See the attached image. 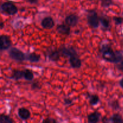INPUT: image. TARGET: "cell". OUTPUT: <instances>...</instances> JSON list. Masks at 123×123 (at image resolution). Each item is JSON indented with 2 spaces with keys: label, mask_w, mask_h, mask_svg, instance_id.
Masks as SVG:
<instances>
[{
  "label": "cell",
  "mask_w": 123,
  "mask_h": 123,
  "mask_svg": "<svg viewBox=\"0 0 123 123\" xmlns=\"http://www.w3.org/2000/svg\"><path fill=\"white\" fill-rule=\"evenodd\" d=\"M79 18L75 14H70L67 16L65 19V22L67 25L70 26H74L78 24Z\"/></svg>",
  "instance_id": "8"
},
{
  "label": "cell",
  "mask_w": 123,
  "mask_h": 123,
  "mask_svg": "<svg viewBox=\"0 0 123 123\" xmlns=\"http://www.w3.org/2000/svg\"><path fill=\"white\" fill-rule=\"evenodd\" d=\"M100 52L102 54V57L108 62L118 64L123 59V54L120 51H114L111 47L108 44L102 45Z\"/></svg>",
  "instance_id": "1"
},
{
  "label": "cell",
  "mask_w": 123,
  "mask_h": 123,
  "mask_svg": "<svg viewBox=\"0 0 123 123\" xmlns=\"http://www.w3.org/2000/svg\"><path fill=\"white\" fill-rule=\"evenodd\" d=\"M59 50L60 52V54H61L64 56L71 57V56L78 55L76 51L73 47H67V48L62 47V48H60Z\"/></svg>",
  "instance_id": "6"
},
{
  "label": "cell",
  "mask_w": 123,
  "mask_h": 123,
  "mask_svg": "<svg viewBox=\"0 0 123 123\" xmlns=\"http://www.w3.org/2000/svg\"><path fill=\"white\" fill-rule=\"evenodd\" d=\"M100 22L102 25V26L105 28L107 29L110 26V22L108 18H105V17H100Z\"/></svg>",
  "instance_id": "18"
},
{
  "label": "cell",
  "mask_w": 123,
  "mask_h": 123,
  "mask_svg": "<svg viewBox=\"0 0 123 123\" xmlns=\"http://www.w3.org/2000/svg\"><path fill=\"white\" fill-rule=\"evenodd\" d=\"M111 106L112 108L114 109H117L118 108H119L118 103V102H116V101H114V102H112L111 104Z\"/></svg>",
  "instance_id": "23"
},
{
  "label": "cell",
  "mask_w": 123,
  "mask_h": 123,
  "mask_svg": "<svg viewBox=\"0 0 123 123\" xmlns=\"http://www.w3.org/2000/svg\"><path fill=\"white\" fill-rule=\"evenodd\" d=\"M42 27L45 29H51L55 26V22L51 17H46L41 22Z\"/></svg>",
  "instance_id": "7"
},
{
  "label": "cell",
  "mask_w": 123,
  "mask_h": 123,
  "mask_svg": "<svg viewBox=\"0 0 123 123\" xmlns=\"http://www.w3.org/2000/svg\"><path fill=\"white\" fill-rule=\"evenodd\" d=\"M18 115L23 120H26L29 119L31 116L30 111L24 108H21L18 110Z\"/></svg>",
  "instance_id": "10"
},
{
  "label": "cell",
  "mask_w": 123,
  "mask_h": 123,
  "mask_svg": "<svg viewBox=\"0 0 123 123\" xmlns=\"http://www.w3.org/2000/svg\"><path fill=\"white\" fill-rule=\"evenodd\" d=\"M48 57H49V60L52 61H58L60 57V50H54V51H52L49 54Z\"/></svg>",
  "instance_id": "15"
},
{
  "label": "cell",
  "mask_w": 123,
  "mask_h": 123,
  "mask_svg": "<svg viewBox=\"0 0 123 123\" xmlns=\"http://www.w3.org/2000/svg\"><path fill=\"white\" fill-rule=\"evenodd\" d=\"M0 27H1V29H2L4 27V23L2 22H1V26H0Z\"/></svg>",
  "instance_id": "30"
},
{
  "label": "cell",
  "mask_w": 123,
  "mask_h": 123,
  "mask_svg": "<svg viewBox=\"0 0 123 123\" xmlns=\"http://www.w3.org/2000/svg\"><path fill=\"white\" fill-rule=\"evenodd\" d=\"M113 19L116 25H120L123 22V18L121 17H114Z\"/></svg>",
  "instance_id": "22"
},
{
  "label": "cell",
  "mask_w": 123,
  "mask_h": 123,
  "mask_svg": "<svg viewBox=\"0 0 123 123\" xmlns=\"http://www.w3.org/2000/svg\"><path fill=\"white\" fill-rule=\"evenodd\" d=\"M43 123H56V121L52 118H46V120H43Z\"/></svg>",
  "instance_id": "24"
},
{
  "label": "cell",
  "mask_w": 123,
  "mask_h": 123,
  "mask_svg": "<svg viewBox=\"0 0 123 123\" xmlns=\"http://www.w3.org/2000/svg\"><path fill=\"white\" fill-rule=\"evenodd\" d=\"M120 86H121V87H122L123 88V78L121 79V80H120Z\"/></svg>",
  "instance_id": "29"
},
{
  "label": "cell",
  "mask_w": 123,
  "mask_h": 123,
  "mask_svg": "<svg viewBox=\"0 0 123 123\" xmlns=\"http://www.w3.org/2000/svg\"><path fill=\"white\" fill-rule=\"evenodd\" d=\"M10 78L16 80H18L21 79L22 78H24V71L14 70L13 71V73L10 76Z\"/></svg>",
  "instance_id": "14"
},
{
  "label": "cell",
  "mask_w": 123,
  "mask_h": 123,
  "mask_svg": "<svg viewBox=\"0 0 123 123\" xmlns=\"http://www.w3.org/2000/svg\"><path fill=\"white\" fill-rule=\"evenodd\" d=\"M13 121L8 116L4 114L0 115V123H13Z\"/></svg>",
  "instance_id": "19"
},
{
  "label": "cell",
  "mask_w": 123,
  "mask_h": 123,
  "mask_svg": "<svg viewBox=\"0 0 123 123\" xmlns=\"http://www.w3.org/2000/svg\"><path fill=\"white\" fill-rule=\"evenodd\" d=\"M69 62L71 66L74 68H80L82 66L81 60L77 56H73L70 57Z\"/></svg>",
  "instance_id": "9"
},
{
  "label": "cell",
  "mask_w": 123,
  "mask_h": 123,
  "mask_svg": "<svg viewBox=\"0 0 123 123\" xmlns=\"http://www.w3.org/2000/svg\"><path fill=\"white\" fill-rule=\"evenodd\" d=\"M101 115L99 112H95L90 114L88 116V121L90 123H96L98 122L100 119Z\"/></svg>",
  "instance_id": "12"
},
{
  "label": "cell",
  "mask_w": 123,
  "mask_h": 123,
  "mask_svg": "<svg viewBox=\"0 0 123 123\" xmlns=\"http://www.w3.org/2000/svg\"><path fill=\"white\" fill-rule=\"evenodd\" d=\"M24 78L27 80H31L34 78L33 73L30 70L26 69L24 70Z\"/></svg>",
  "instance_id": "17"
},
{
  "label": "cell",
  "mask_w": 123,
  "mask_h": 123,
  "mask_svg": "<svg viewBox=\"0 0 123 123\" xmlns=\"http://www.w3.org/2000/svg\"><path fill=\"white\" fill-rule=\"evenodd\" d=\"M1 41V50H7L8 49L12 46V42L9 36L6 35H2L0 38Z\"/></svg>",
  "instance_id": "5"
},
{
  "label": "cell",
  "mask_w": 123,
  "mask_h": 123,
  "mask_svg": "<svg viewBox=\"0 0 123 123\" xmlns=\"http://www.w3.org/2000/svg\"><path fill=\"white\" fill-rule=\"evenodd\" d=\"M9 56L12 59L16 61H24L26 59V56L25 54L19 49L16 48H12L8 51Z\"/></svg>",
  "instance_id": "3"
},
{
  "label": "cell",
  "mask_w": 123,
  "mask_h": 123,
  "mask_svg": "<svg viewBox=\"0 0 123 123\" xmlns=\"http://www.w3.org/2000/svg\"><path fill=\"white\" fill-rule=\"evenodd\" d=\"M87 22L88 25L93 28H97L99 26L100 17L97 12L91 10L87 14Z\"/></svg>",
  "instance_id": "2"
},
{
  "label": "cell",
  "mask_w": 123,
  "mask_h": 123,
  "mask_svg": "<svg viewBox=\"0 0 123 123\" xmlns=\"http://www.w3.org/2000/svg\"><path fill=\"white\" fill-rule=\"evenodd\" d=\"M1 12L8 15H14L18 12V8L14 4L10 2H6L1 6Z\"/></svg>",
  "instance_id": "4"
},
{
  "label": "cell",
  "mask_w": 123,
  "mask_h": 123,
  "mask_svg": "<svg viewBox=\"0 0 123 123\" xmlns=\"http://www.w3.org/2000/svg\"><path fill=\"white\" fill-rule=\"evenodd\" d=\"M112 0H100L101 6L104 8H108L113 4Z\"/></svg>",
  "instance_id": "21"
},
{
  "label": "cell",
  "mask_w": 123,
  "mask_h": 123,
  "mask_svg": "<svg viewBox=\"0 0 123 123\" xmlns=\"http://www.w3.org/2000/svg\"><path fill=\"white\" fill-rule=\"evenodd\" d=\"M90 1H91V0H90Z\"/></svg>",
  "instance_id": "31"
},
{
  "label": "cell",
  "mask_w": 123,
  "mask_h": 123,
  "mask_svg": "<svg viewBox=\"0 0 123 123\" xmlns=\"http://www.w3.org/2000/svg\"><path fill=\"white\" fill-rule=\"evenodd\" d=\"M109 121L112 123H123V119L122 117L119 114H114V115L111 117L109 119Z\"/></svg>",
  "instance_id": "16"
},
{
  "label": "cell",
  "mask_w": 123,
  "mask_h": 123,
  "mask_svg": "<svg viewBox=\"0 0 123 123\" xmlns=\"http://www.w3.org/2000/svg\"><path fill=\"white\" fill-rule=\"evenodd\" d=\"M68 25H64V24H61L58 26L56 28V31L58 32L61 34L63 35H68L70 32V28L69 27Z\"/></svg>",
  "instance_id": "11"
},
{
  "label": "cell",
  "mask_w": 123,
  "mask_h": 123,
  "mask_svg": "<svg viewBox=\"0 0 123 123\" xmlns=\"http://www.w3.org/2000/svg\"><path fill=\"white\" fill-rule=\"evenodd\" d=\"M40 85L38 84V83L37 82H34L31 85V88L32 90H36V89H39L40 88Z\"/></svg>",
  "instance_id": "25"
},
{
  "label": "cell",
  "mask_w": 123,
  "mask_h": 123,
  "mask_svg": "<svg viewBox=\"0 0 123 123\" xmlns=\"http://www.w3.org/2000/svg\"><path fill=\"white\" fill-rule=\"evenodd\" d=\"M99 102V97L97 95H92L90 98V103L91 105L95 106Z\"/></svg>",
  "instance_id": "20"
},
{
  "label": "cell",
  "mask_w": 123,
  "mask_h": 123,
  "mask_svg": "<svg viewBox=\"0 0 123 123\" xmlns=\"http://www.w3.org/2000/svg\"><path fill=\"white\" fill-rule=\"evenodd\" d=\"M26 60L31 62H38L40 60V56L35 53H31L28 54L27 56H26Z\"/></svg>",
  "instance_id": "13"
},
{
  "label": "cell",
  "mask_w": 123,
  "mask_h": 123,
  "mask_svg": "<svg viewBox=\"0 0 123 123\" xmlns=\"http://www.w3.org/2000/svg\"><path fill=\"white\" fill-rule=\"evenodd\" d=\"M28 1L31 4H35V3H37L38 0H28Z\"/></svg>",
  "instance_id": "28"
},
{
  "label": "cell",
  "mask_w": 123,
  "mask_h": 123,
  "mask_svg": "<svg viewBox=\"0 0 123 123\" xmlns=\"http://www.w3.org/2000/svg\"><path fill=\"white\" fill-rule=\"evenodd\" d=\"M117 67L118 68V70H120L121 72H123V59L119 62L117 66Z\"/></svg>",
  "instance_id": "26"
},
{
  "label": "cell",
  "mask_w": 123,
  "mask_h": 123,
  "mask_svg": "<svg viewBox=\"0 0 123 123\" xmlns=\"http://www.w3.org/2000/svg\"><path fill=\"white\" fill-rule=\"evenodd\" d=\"M65 104L67 105H71L72 103V100L70 98H66L64 100Z\"/></svg>",
  "instance_id": "27"
}]
</instances>
